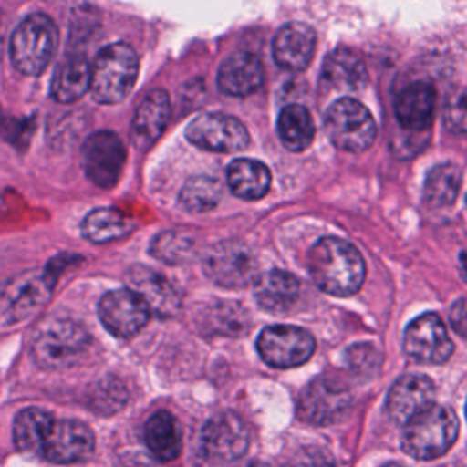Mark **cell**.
Wrapping results in <instances>:
<instances>
[{
	"mask_svg": "<svg viewBox=\"0 0 467 467\" xmlns=\"http://www.w3.org/2000/svg\"><path fill=\"white\" fill-rule=\"evenodd\" d=\"M312 281L327 294L352 296L365 279V261L354 244L337 237H323L308 254Z\"/></svg>",
	"mask_w": 467,
	"mask_h": 467,
	"instance_id": "6da1fadb",
	"label": "cell"
},
{
	"mask_svg": "<svg viewBox=\"0 0 467 467\" xmlns=\"http://www.w3.org/2000/svg\"><path fill=\"white\" fill-rule=\"evenodd\" d=\"M89 347L88 332L67 317L44 319L31 337V354L44 368H67L78 363Z\"/></svg>",
	"mask_w": 467,
	"mask_h": 467,
	"instance_id": "7a4b0ae2",
	"label": "cell"
},
{
	"mask_svg": "<svg viewBox=\"0 0 467 467\" xmlns=\"http://www.w3.org/2000/svg\"><path fill=\"white\" fill-rule=\"evenodd\" d=\"M139 73V57L126 42L102 47L91 64L89 91L100 104H117L128 97Z\"/></svg>",
	"mask_w": 467,
	"mask_h": 467,
	"instance_id": "3957f363",
	"label": "cell"
},
{
	"mask_svg": "<svg viewBox=\"0 0 467 467\" xmlns=\"http://www.w3.org/2000/svg\"><path fill=\"white\" fill-rule=\"evenodd\" d=\"M458 438L454 412L441 405H431L405 423L403 451L416 460H434L445 454Z\"/></svg>",
	"mask_w": 467,
	"mask_h": 467,
	"instance_id": "277c9868",
	"label": "cell"
},
{
	"mask_svg": "<svg viewBox=\"0 0 467 467\" xmlns=\"http://www.w3.org/2000/svg\"><path fill=\"white\" fill-rule=\"evenodd\" d=\"M57 42L58 33L47 15L35 13L26 16L11 35L9 53L13 66L24 75L42 73L55 55Z\"/></svg>",
	"mask_w": 467,
	"mask_h": 467,
	"instance_id": "5b68a950",
	"label": "cell"
},
{
	"mask_svg": "<svg viewBox=\"0 0 467 467\" xmlns=\"http://www.w3.org/2000/svg\"><path fill=\"white\" fill-rule=\"evenodd\" d=\"M325 128L330 140L343 151H365L376 139V122L370 111L348 97L336 100L327 109Z\"/></svg>",
	"mask_w": 467,
	"mask_h": 467,
	"instance_id": "8992f818",
	"label": "cell"
},
{
	"mask_svg": "<svg viewBox=\"0 0 467 467\" xmlns=\"http://www.w3.org/2000/svg\"><path fill=\"white\" fill-rule=\"evenodd\" d=\"M348 389L332 376L310 381L297 398V416L310 425H328L337 421L350 409Z\"/></svg>",
	"mask_w": 467,
	"mask_h": 467,
	"instance_id": "52a82bcc",
	"label": "cell"
},
{
	"mask_svg": "<svg viewBox=\"0 0 467 467\" xmlns=\"http://www.w3.org/2000/svg\"><path fill=\"white\" fill-rule=\"evenodd\" d=\"M51 281L46 272H22L0 286V321L18 323L36 314L47 301Z\"/></svg>",
	"mask_w": 467,
	"mask_h": 467,
	"instance_id": "ba28073f",
	"label": "cell"
},
{
	"mask_svg": "<svg viewBox=\"0 0 467 467\" xmlns=\"http://www.w3.org/2000/svg\"><path fill=\"white\" fill-rule=\"evenodd\" d=\"M204 274L219 286L237 288L255 281V255L241 241H221L213 244L202 261Z\"/></svg>",
	"mask_w": 467,
	"mask_h": 467,
	"instance_id": "9c48e42d",
	"label": "cell"
},
{
	"mask_svg": "<svg viewBox=\"0 0 467 467\" xmlns=\"http://www.w3.org/2000/svg\"><path fill=\"white\" fill-rule=\"evenodd\" d=\"M316 348L308 330L292 325L266 327L257 337V352L263 361L275 368H290L305 363Z\"/></svg>",
	"mask_w": 467,
	"mask_h": 467,
	"instance_id": "30bf717a",
	"label": "cell"
},
{
	"mask_svg": "<svg viewBox=\"0 0 467 467\" xmlns=\"http://www.w3.org/2000/svg\"><path fill=\"white\" fill-rule=\"evenodd\" d=\"M126 148L117 133L104 130L89 135L82 146L86 177L99 188H111L120 177Z\"/></svg>",
	"mask_w": 467,
	"mask_h": 467,
	"instance_id": "8fae6325",
	"label": "cell"
},
{
	"mask_svg": "<svg viewBox=\"0 0 467 467\" xmlns=\"http://www.w3.org/2000/svg\"><path fill=\"white\" fill-rule=\"evenodd\" d=\"M192 144L219 153H232L246 148L250 137L241 120L224 113H204L186 128Z\"/></svg>",
	"mask_w": 467,
	"mask_h": 467,
	"instance_id": "7c38bea8",
	"label": "cell"
},
{
	"mask_svg": "<svg viewBox=\"0 0 467 467\" xmlns=\"http://www.w3.org/2000/svg\"><path fill=\"white\" fill-rule=\"evenodd\" d=\"M150 306L131 288L108 292L99 303V317L102 325L117 337H133L150 319Z\"/></svg>",
	"mask_w": 467,
	"mask_h": 467,
	"instance_id": "4fadbf2b",
	"label": "cell"
},
{
	"mask_svg": "<svg viewBox=\"0 0 467 467\" xmlns=\"http://www.w3.org/2000/svg\"><path fill=\"white\" fill-rule=\"evenodd\" d=\"M403 348L418 363L438 365L452 354V341L436 314H423L405 328Z\"/></svg>",
	"mask_w": 467,
	"mask_h": 467,
	"instance_id": "5bb4252c",
	"label": "cell"
},
{
	"mask_svg": "<svg viewBox=\"0 0 467 467\" xmlns=\"http://www.w3.org/2000/svg\"><path fill=\"white\" fill-rule=\"evenodd\" d=\"M248 449V429L234 412L212 418L201 432V451L208 460L230 462L243 456Z\"/></svg>",
	"mask_w": 467,
	"mask_h": 467,
	"instance_id": "9a60e30c",
	"label": "cell"
},
{
	"mask_svg": "<svg viewBox=\"0 0 467 467\" xmlns=\"http://www.w3.org/2000/svg\"><path fill=\"white\" fill-rule=\"evenodd\" d=\"M95 436L91 429L75 420H55L42 451V458L53 463H75L91 456Z\"/></svg>",
	"mask_w": 467,
	"mask_h": 467,
	"instance_id": "2e32d148",
	"label": "cell"
},
{
	"mask_svg": "<svg viewBox=\"0 0 467 467\" xmlns=\"http://www.w3.org/2000/svg\"><path fill=\"white\" fill-rule=\"evenodd\" d=\"M434 383L427 376H401L387 394V410L394 421L407 423L412 416L434 403Z\"/></svg>",
	"mask_w": 467,
	"mask_h": 467,
	"instance_id": "e0dca14e",
	"label": "cell"
},
{
	"mask_svg": "<svg viewBox=\"0 0 467 467\" xmlns=\"http://www.w3.org/2000/svg\"><path fill=\"white\" fill-rule=\"evenodd\" d=\"M316 33L308 24L288 22L274 36V60L286 71H303L314 55Z\"/></svg>",
	"mask_w": 467,
	"mask_h": 467,
	"instance_id": "ac0fdd59",
	"label": "cell"
},
{
	"mask_svg": "<svg viewBox=\"0 0 467 467\" xmlns=\"http://www.w3.org/2000/svg\"><path fill=\"white\" fill-rule=\"evenodd\" d=\"M436 109V91L429 82H414L407 86L394 102L396 119L405 131H429Z\"/></svg>",
	"mask_w": 467,
	"mask_h": 467,
	"instance_id": "d6986e66",
	"label": "cell"
},
{
	"mask_svg": "<svg viewBox=\"0 0 467 467\" xmlns=\"http://www.w3.org/2000/svg\"><path fill=\"white\" fill-rule=\"evenodd\" d=\"M171 113L170 97L164 89L150 91L135 109L131 122V137L137 148H150L168 126Z\"/></svg>",
	"mask_w": 467,
	"mask_h": 467,
	"instance_id": "ffe728a7",
	"label": "cell"
},
{
	"mask_svg": "<svg viewBox=\"0 0 467 467\" xmlns=\"http://www.w3.org/2000/svg\"><path fill=\"white\" fill-rule=\"evenodd\" d=\"M265 78L261 60L248 51L230 55L219 67L217 86L223 93L232 97H244L254 93Z\"/></svg>",
	"mask_w": 467,
	"mask_h": 467,
	"instance_id": "44dd1931",
	"label": "cell"
},
{
	"mask_svg": "<svg viewBox=\"0 0 467 467\" xmlns=\"http://www.w3.org/2000/svg\"><path fill=\"white\" fill-rule=\"evenodd\" d=\"M126 281L130 288L146 301L151 312L159 316H173L179 310L181 299L177 290L164 275L153 272L151 268L133 266L128 270Z\"/></svg>",
	"mask_w": 467,
	"mask_h": 467,
	"instance_id": "7402d4cb",
	"label": "cell"
},
{
	"mask_svg": "<svg viewBox=\"0 0 467 467\" xmlns=\"http://www.w3.org/2000/svg\"><path fill=\"white\" fill-rule=\"evenodd\" d=\"M321 80L332 91L358 93L367 84L365 62L352 49H336L323 62Z\"/></svg>",
	"mask_w": 467,
	"mask_h": 467,
	"instance_id": "603a6c76",
	"label": "cell"
},
{
	"mask_svg": "<svg viewBox=\"0 0 467 467\" xmlns=\"http://www.w3.org/2000/svg\"><path fill=\"white\" fill-rule=\"evenodd\" d=\"M91 80V64L84 55H73L62 60L51 78V97L57 102H75L88 89Z\"/></svg>",
	"mask_w": 467,
	"mask_h": 467,
	"instance_id": "cb8c5ba5",
	"label": "cell"
},
{
	"mask_svg": "<svg viewBox=\"0 0 467 467\" xmlns=\"http://www.w3.org/2000/svg\"><path fill=\"white\" fill-rule=\"evenodd\" d=\"M55 418L38 407H29L18 412L13 423V440L20 452L42 458L44 443Z\"/></svg>",
	"mask_w": 467,
	"mask_h": 467,
	"instance_id": "d4e9b609",
	"label": "cell"
},
{
	"mask_svg": "<svg viewBox=\"0 0 467 467\" xmlns=\"http://www.w3.org/2000/svg\"><path fill=\"white\" fill-rule=\"evenodd\" d=\"M299 281L283 270H272L255 279V299L270 312L288 310L299 296Z\"/></svg>",
	"mask_w": 467,
	"mask_h": 467,
	"instance_id": "484cf974",
	"label": "cell"
},
{
	"mask_svg": "<svg viewBox=\"0 0 467 467\" xmlns=\"http://www.w3.org/2000/svg\"><path fill=\"white\" fill-rule=\"evenodd\" d=\"M144 440L151 454L161 462H171L181 454V427L168 410H159L146 421Z\"/></svg>",
	"mask_w": 467,
	"mask_h": 467,
	"instance_id": "4316f807",
	"label": "cell"
},
{
	"mask_svg": "<svg viewBox=\"0 0 467 467\" xmlns=\"http://www.w3.org/2000/svg\"><path fill=\"white\" fill-rule=\"evenodd\" d=\"M230 190L241 199H261L270 188V170L254 159H235L226 168Z\"/></svg>",
	"mask_w": 467,
	"mask_h": 467,
	"instance_id": "83f0119b",
	"label": "cell"
},
{
	"mask_svg": "<svg viewBox=\"0 0 467 467\" xmlns=\"http://www.w3.org/2000/svg\"><path fill=\"white\" fill-rule=\"evenodd\" d=\"M314 122L301 104L285 106L277 117V135L290 151H301L314 140Z\"/></svg>",
	"mask_w": 467,
	"mask_h": 467,
	"instance_id": "f1b7e54d",
	"label": "cell"
},
{
	"mask_svg": "<svg viewBox=\"0 0 467 467\" xmlns=\"http://www.w3.org/2000/svg\"><path fill=\"white\" fill-rule=\"evenodd\" d=\"M133 230V223L115 208H97L82 221V235L91 243H109Z\"/></svg>",
	"mask_w": 467,
	"mask_h": 467,
	"instance_id": "f546056e",
	"label": "cell"
},
{
	"mask_svg": "<svg viewBox=\"0 0 467 467\" xmlns=\"http://www.w3.org/2000/svg\"><path fill=\"white\" fill-rule=\"evenodd\" d=\"M460 170L451 164H438L434 166L425 179L423 184V197L432 206H449L454 202L458 190H460Z\"/></svg>",
	"mask_w": 467,
	"mask_h": 467,
	"instance_id": "4dcf8cb0",
	"label": "cell"
},
{
	"mask_svg": "<svg viewBox=\"0 0 467 467\" xmlns=\"http://www.w3.org/2000/svg\"><path fill=\"white\" fill-rule=\"evenodd\" d=\"M221 199V184L206 175H197L186 181L181 190L179 201L190 212L212 210Z\"/></svg>",
	"mask_w": 467,
	"mask_h": 467,
	"instance_id": "1f68e13d",
	"label": "cell"
},
{
	"mask_svg": "<svg viewBox=\"0 0 467 467\" xmlns=\"http://www.w3.org/2000/svg\"><path fill=\"white\" fill-rule=\"evenodd\" d=\"M193 239L181 232H164L151 243V252L166 263H182L192 255Z\"/></svg>",
	"mask_w": 467,
	"mask_h": 467,
	"instance_id": "d6a6232c",
	"label": "cell"
},
{
	"mask_svg": "<svg viewBox=\"0 0 467 467\" xmlns=\"http://www.w3.org/2000/svg\"><path fill=\"white\" fill-rule=\"evenodd\" d=\"M208 327L219 334H241L246 328V312L237 305H213L206 314Z\"/></svg>",
	"mask_w": 467,
	"mask_h": 467,
	"instance_id": "836d02e7",
	"label": "cell"
},
{
	"mask_svg": "<svg viewBox=\"0 0 467 467\" xmlns=\"http://www.w3.org/2000/svg\"><path fill=\"white\" fill-rule=\"evenodd\" d=\"M345 359H347V365L358 376H367L368 378V376L376 374L381 367L379 350L374 348L368 343H359V345H352L350 348H347Z\"/></svg>",
	"mask_w": 467,
	"mask_h": 467,
	"instance_id": "e575fe53",
	"label": "cell"
},
{
	"mask_svg": "<svg viewBox=\"0 0 467 467\" xmlns=\"http://www.w3.org/2000/svg\"><path fill=\"white\" fill-rule=\"evenodd\" d=\"M443 122L452 133H467V93H456L449 99Z\"/></svg>",
	"mask_w": 467,
	"mask_h": 467,
	"instance_id": "d590c367",
	"label": "cell"
},
{
	"mask_svg": "<svg viewBox=\"0 0 467 467\" xmlns=\"http://www.w3.org/2000/svg\"><path fill=\"white\" fill-rule=\"evenodd\" d=\"M124 400H126L124 389L119 381H113L111 385L102 383L100 387H97L95 401L100 403L99 410H115L124 403Z\"/></svg>",
	"mask_w": 467,
	"mask_h": 467,
	"instance_id": "8d00e7d4",
	"label": "cell"
},
{
	"mask_svg": "<svg viewBox=\"0 0 467 467\" xmlns=\"http://www.w3.org/2000/svg\"><path fill=\"white\" fill-rule=\"evenodd\" d=\"M449 319H451V325L452 328L467 339V297H462L458 299L452 308H451V314H449Z\"/></svg>",
	"mask_w": 467,
	"mask_h": 467,
	"instance_id": "74e56055",
	"label": "cell"
},
{
	"mask_svg": "<svg viewBox=\"0 0 467 467\" xmlns=\"http://www.w3.org/2000/svg\"><path fill=\"white\" fill-rule=\"evenodd\" d=\"M462 270H463V274H465V277H467V254H462Z\"/></svg>",
	"mask_w": 467,
	"mask_h": 467,
	"instance_id": "f35d334b",
	"label": "cell"
},
{
	"mask_svg": "<svg viewBox=\"0 0 467 467\" xmlns=\"http://www.w3.org/2000/svg\"><path fill=\"white\" fill-rule=\"evenodd\" d=\"M250 467H275V465H268V463H254Z\"/></svg>",
	"mask_w": 467,
	"mask_h": 467,
	"instance_id": "ab89813d",
	"label": "cell"
},
{
	"mask_svg": "<svg viewBox=\"0 0 467 467\" xmlns=\"http://www.w3.org/2000/svg\"><path fill=\"white\" fill-rule=\"evenodd\" d=\"M383 467H401L400 463H389V465H383Z\"/></svg>",
	"mask_w": 467,
	"mask_h": 467,
	"instance_id": "60d3db41",
	"label": "cell"
},
{
	"mask_svg": "<svg viewBox=\"0 0 467 467\" xmlns=\"http://www.w3.org/2000/svg\"><path fill=\"white\" fill-rule=\"evenodd\" d=\"M465 412H467V409H465Z\"/></svg>",
	"mask_w": 467,
	"mask_h": 467,
	"instance_id": "b9f144b4",
	"label": "cell"
}]
</instances>
